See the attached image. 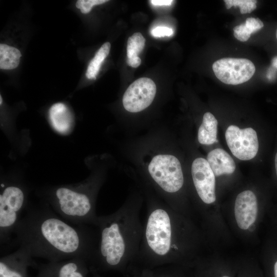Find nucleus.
<instances>
[{
	"label": "nucleus",
	"mask_w": 277,
	"mask_h": 277,
	"mask_svg": "<svg viewBox=\"0 0 277 277\" xmlns=\"http://www.w3.org/2000/svg\"><path fill=\"white\" fill-rule=\"evenodd\" d=\"M273 277H277V260L274 262L273 266Z\"/></svg>",
	"instance_id": "nucleus-24"
},
{
	"label": "nucleus",
	"mask_w": 277,
	"mask_h": 277,
	"mask_svg": "<svg viewBox=\"0 0 277 277\" xmlns=\"http://www.w3.org/2000/svg\"><path fill=\"white\" fill-rule=\"evenodd\" d=\"M111 45L109 42L104 43L96 52L90 62L86 72V76L89 80H95L101 65L108 55Z\"/></svg>",
	"instance_id": "nucleus-17"
},
{
	"label": "nucleus",
	"mask_w": 277,
	"mask_h": 277,
	"mask_svg": "<svg viewBox=\"0 0 277 277\" xmlns=\"http://www.w3.org/2000/svg\"><path fill=\"white\" fill-rule=\"evenodd\" d=\"M275 171H276V175H277V152L275 154Z\"/></svg>",
	"instance_id": "nucleus-26"
},
{
	"label": "nucleus",
	"mask_w": 277,
	"mask_h": 277,
	"mask_svg": "<svg viewBox=\"0 0 277 277\" xmlns=\"http://www.w3.org/2000/svg\"><path fill=\"white\" fill-rule=\"evenodd\" d=\"M127 63L129 66L133 68H136L140 65L141 63V60L139 57L132 59H127Z\"/></svg>",
	"instance_id": "nucleus-22"
},
{
	"label": "nucleus",
	"mask_w": 277,
	"mask_h": 277,
	"mask_svg": "<svg viewBox=\"0 0 277 277\" xmlns=\"http://www.w3.org/2000/svg\"><path fill=\"white\" fill-rule=\"evenodd\" d=\"M179 221L168 204L150 203L137 259L157 263L175 260L182 250Z\"/></svg>",
	"instance_id": "nucleus-3"
},
{
	"label": "nucleus",
	"mask_w": 277,
	"mask_h": 277,
	"mask_svg": "<svg viewBox=\"0 0 277 277\" xmlns=\"http://www.w3.org/2000/svg\"><path fill=\"white\" fill-rule=\"evenodd\" d=\"M33 256L25 247L3 256L0 261V277H25L27 266L33 263Z\"/></svg>",
	"instance_id": "nucleus-11"
},
{
	"label": "nucleus",
	"mask_w": 277,
	"mask_h": 277,
	"mask_svg": "<svg viewBox=\"0 0 277 277\" xmlns=\"http://www.w3.org/2000/svg\"><path fill=\"white\" fill-rule=\"evenodd\" d=\"M88 182L76 186H60L50 194L49 202L62 218L75 225L95 227L96 214L94 192L97 185Z\"/></svg>",
	"instance_id": "nucleus-4"
},
{
	"label": "nucleus",
	"mask_w": 277,
	"mask_h": 277,
	"mask_svg": "<svg viewBox=\"0 0 277 277\" xmlns=\"http://www.w3.org/2000/svg\"><path fill=\"white\" fill-rule=\"evenodd\" d=\"M2 102H3L2 97V96L0 95V104L1 105L2 104Z\"/></svg>",
	"instance_id": "nucleus-27"
},
{
	"label": "nucleus",
	"mask_w": 277,
	"mask_h": 277,
	"mask_svg": "<svg viewBox=\"0 0 277 277\" xmlns=\"http://www.w3.org/2000/svg\"><path fill=\"white\" fill-rule=\"evenodd\" d=\"M148 171L153 183L167 196L179 192L184 185L181 163L173 155H155L150 161Z\"/></svg>",
	"instance_id": "nucleus-5"
},
{
	"label": "nucleus",
	"mask_w": 277,
	"mask_h": 277,
	"mask_svg": "<svg viewBox=\"0 0 277 277\" xmlns=\"http://www.w3.org/2000/svg\"><path fill=\"white\" fill-rule=\"evenodd\" d=\"M207 161L215 176L234 172L235 164L231 156L224 150L216 148L208 154Z\"/></svg>",
	"instance_id": "nucleus-13"
},
{
	"label": "nucleus",
	"mask_w": 277,
	"mask_h": 277,
	"mask_svg": "<svg viewBox=\"0 0 277 277\" xmlns=\"http://www.w3.org/2000/svg\"><path fill=\"white\" fill-rule=\"evenodd\" d=\"M224 2L227 9L232 6L239 7L242 14L249 13L256 8V1L253 0H225Z\"/></svg>",
	"instance_id": "nucleus-19"
},
{
	"label": "nucleus",
	"mask_w": 277,
	"mask_h": 277,
	"mask_svg": "<svg viewBox=\"0 0 277 277\" xmlns=\"http://www.w3.org/2000/svg\"><path fill=\"white\" fill-rule=\"evenodd\" d=\"M217 121L210 112L204 114L202 123L197 133L199 143L203 145H211L217 142Z\"/></svg>",
	"instance_id": "nucleus-14"
},
{
	"label": "nucleus",
	"mask_w": 277,
	"mask_h": 277,
	"mask_svg": "<svg viewBox=\"0 0 277 277\" xmlns=\"http://www.w3.org/2000/svg\"><path fill=\"white\" fill-rule=\"evenodd\" d=\"M272 65L277 68V57H274L272 61Z\"/></svg>",
	"instance_id": "nucleus-25"
},
{
	"label": "nucleus",
	"mask_w": 277,
	"mask_h": 277,
	"mask_svg": "<svg viewBox=\"0 0 277 277\" xmlns=\"http://www.w3.org/2000/svg\"><path fill=\"white\" fill-rule=\"evenodd\" d=\"M227 145L236 158L244 161L254 158L259 150L256 131L252 128L240 129L235 125L229 126L225 133Z\"/></svg>",
	"instance_id": "nucleus-7"
},
{
	"label": "nucleus",
	"mask_w": 277,
	"mask_h": 277,
	"mask_svg": "<svg viewBox=\"0 0 277 277\" xmlns=\"http://www.w3.org/2000/svg\"><path fill=\"white\" fill-rule=\"evenodd\" d=\"M212 69L220 81L233 85L248 81L255 71L254 65L251 61L240 58L220 59L213 64Z\"/></svg>",
	"instance_id": "nucleus-6"
},
{
	"label": "nucleus",
	"mask_w": 277,
	"mask_h": 277,
	"mask_svg": "<svg viewBox=\"0 0 277 277\" xmlns=\"http://www.w3.org/2000/svg\"><path fill=\"white\" fill-rule=\"evenodd\" d=\"M107 2H108V0H78L75 6L77 8L80 9L82 13L87 14L91 10L93 6L103 4Z\"/></svg>",
	"instance_id": "nucleus-20"
},
{
	"label": "nucleus",
	"mask_w": 277,
	"mask_h": 277,
	"mask_svg": "<svg viewBox=\"0 0 277 277\" xmlns=\"http://www.w3.org/2000/svg\"><path fill=\"white\" fill-rule=\"evenodd\" d=\"M68 223L48 207L29 208L15 229L12 245L25 247L32 256L51 262L74 258L92 260L97 240L96 228Z\"/></svg>",
	"instance_id": "nucleus-1"
},
{
	"label": "nucleus",
	"mask_w": 277,
	"mask_h": 277,
	"mask_svg": "<svg viewBox=\"0 0 277 277\" xmlns=\"http://www.w3.org/2000/svg\"><path fill=\"white\" fill-rule=\"evenodd\" d=\"M49 117L52 127L58 133L66 134L71 129L73 119L65 104L62 103L53 104L49 110Z\"/></svg>",
	"instance_id": "nucleus-12"
},
{
	"label": "nucleus",
	"mask_w": 277,
	"mask_h": 277,
	"mask_svg": "<svg viewBox=\"0 0 277 277\" xmlns=\"http://www.w3.org/2000/svg\"><path fill=\"white\" fill-rule=\"evenodd\" d=\"M151 3L154 6H169L171 5L173 1L170 0H151Z\"/></svg>",
	"instance_id": "nucleus-23"
},
{
	"label": "nucleus",
	"mask_w": 277,
	"mask_h": 277,
	"mask_svg": "<svg viewBox=\"0 0 277 277\" xmlns=\"http://www.w3.org/2000/svg\"><path fill=\"white\" fill-rule=\"evenodd\" d=\"M156 91V85L151 79L140 78L133 82L125 92L122 100L123 106L128 112H140L152 103Z\"/></svg>",
	"instance_id": "nucleus-8"
},
{
	"label": "nucleus",
	"mask_w": 277,
	"mask_h": 277,
	"mask_svg": "<svg viewBox=\"0 0 277 277\" xmlns=\"http://www.w3.org/2000/svg\"><path fill=\"white\" fill-rule=\"evenodd\" d=\"M141 205L138 200H129L115 212L98 216L92 260L114 267L137 259L143 231Z\"/></svg>",
	"instance_id": "nucleus-2"
},
{
	"label": "nucleus",
	"mask_w": 277,
	"mask_h": 277,
	"mask_svg": "<svg viewBox=\"0 0 277 277\" xmlns=\"http://www.w3.org/2000/svg\"><path fill=\"white\" fill-rule=\"evenodd\" d=\"M145 38L140 32H135L130 36L127 45V59L138 57L145 47Z\"/></svg>",
	"instance_id": "nucleus-18"
},
{
	"label": "nucleus",
	"mask_w": 277,
	"mask_h": 277,
	"mask_svg": "<svg viewBox=\"0 0 277 277\" xmlns=\"http://www.w3.org/2000/svg\"><path fill=\"white\" fill-rule=\"evenodd\" d=\"M258 212L257 199L250 190L240 193L234 205V215L240 228L246 230L255 221Z\"/></svg>",
	"instance_id": "nucleus-10"
},
{
	"label": "nucleus",
	"mask_w": 277,
	"mask_h": 277,
	"mask_svg": "<svg viewBox=\"0 0 277 277\" xmlns=\"http://www.w3.org/2000/svg\"><path fill=\"white\" fill-rule=\"evenodd\" d=\"M22 54L15 47L5 44H0V68L11 70L16 68L19 64Z\"/></svg>",
	"instance_id": "nucleus-15"
},
{
	"label": "nucleus",
	"mask_w": 277,
	"mask_h": 277,
	"mask_svg": "<svg viewBox=\"0 0 277 277\" xmlns=\"http://www.w3.org/2000/svg\"><path fill=\"white\" fill-rule=\"evenodd\" d=\"M276 38H277V29H276Z\"/></svg>",
	"instance_id": "nucleus-28"
},
{
	"label": "nucleus",
	"mask_w": 277,
	"mask_h": 277,
	"mask_svg": "<svg viewBox=\"0 0 277 277\" xmlns=\"http://www.w3.org/2000/svg\"><path fill=\"white\" fill-rule=\"evenodd\" d=\"M151 33L152 36L156 37L169 36L173 34V30L169 27L165 26H158L151 30Z\"/></svg>",
	"instance_id": "nucleus-21"
},
{
	"label": "nucleus",
	"mask_w": 277,
	"mask_h": 277,
	"mask_svg": "<svg viewBox=\"0 0 277 277\" xmlns=\"http://www.w3.org/2000/svg\"><path fill=\"white\" fill-rule=\"evenodd\" d=\"M263 26V22L259 18L249 17L244 24H241L233 28V35L240 41L246 42L252 33L259 31Z\"/></svg>",
	"instance_id": "nucleus-16"
},
{
	"label": "nucleus",
	"mask_w": 277,
	"mask_h": 277,
	"mask_svg": "<svg viewBox=\"0 0 277 277\" xmlns=\"http://www.w3.org/2000/svg\"><path fill=\"white\" fill-rule=\"evenodd\" d=\"M192 181L201 200L209 204L215 202V175L207 161L202 157L195 159L191 166Z\"/></svg>",
	"instance_id": "nucleus-9"
}]
</instances>
